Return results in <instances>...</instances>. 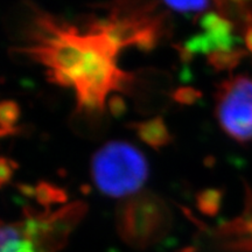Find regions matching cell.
I'll use <instances>...</instances> for the list:
<instances>
[{"mask_svg": "<svg viewBox=\"0 0 252 252\" xmlns=\"http://www.w3.org/2000/svg\"><path fill=\"white\" fill-rule=\"evenodd\" d=\"M24 33L27 45L19 47V54L46 67L50 82L72 88L81 111L104 112L109 94L126 91L133 78L118 68L121 48L97 20L81 33L76 26L34 7Z\"/></svg>", "mask_w": 252, "mask_h": 252, "instance_id": "cell-1", "label": "cell"}, {"mask_svg": "<svg viewBox=\"0 0 252 252\" xmlns=\"http://www.w3.org/2000/svg\"><path fill=\"white\" fill-rule=\"evenodd\" d=\"M91 174L100 193L111 197H125L135 195L146 182L149 163L134 145L110 141L94 154Z\"/></svg>", "mask_w": 252, "mask_h": 252, "instance_id": "cell-2", "label": "cell"}, {"mask_svg": "<svg viewBox=\"0 0 252 252\" xmlns=\"http://www.w3.org/2000/svg\"><path fill=\"white\" fill-rule=\"evenodd\" d=\"M173 216L159 195L144 190L125 198L116 210V224L121 237L135 248H147L168 234Z\"/></svg>", "mask_w": 252, "mask_h": 252, "instance_id": "cell-3", "label": "cell"}, {"mask_svg": "<svg viewBox=\"0 0 252 252\" xmlns=\"http://www.w3.org/2000/svg\"><path fill=\"white\" fill-rule=\"evenodd\" d=\"M216 117L232 139H252V78L236 76L223 82L216 94Z\"/></svg>", "mask_w": 252, "mask_h": 252, "instance_id": "cell-4", "label": "cell"}, {"mask_svg": "<svg viewBox=\"0 0 252 252\" xmlns=\"http://www.w3.org/2000/svg\"><path fill=\"white\" fill-rule=\"evenodd\" d=\"M86 213L87 204L78 201L54 213L28 216L25 228L36 252H55L62 248Z\"/></svg>", "mask_w": 252, "mask_h": 252, "instance_id": "cell-5", "label": "cell"}, {"mask_svg": "<svg viewBox=\"0 0 252 252\" xmlns=\"http://www.w3.org/2000/svg\"><path fill=\"white\" fill-rule=\"evenodd\" d=\"M132 128L135 131L139 139L152 147L153 150H160L171 144L173 137L167 127L162 117L158 116L149 121L132 124Z\"/></svg>", "mask_w": 252, "mask_h": 252, "instance_id": "cell-6", "label": "cell"}, {"mask_svg": "<svg viewBox=\"0 0 252 252\" xmlns=\"http://www.w3.org/2000/svg\"><path fill=\"white\" fill-rule=\"evenodd\" d=\"M30 193L34 195L41 206L46 207L47 210L54 204L64 203L67 201V194L62 188L47 181H41L35 187H30Z\"/></svg>", "mask_w": 252, "mask_h": 252, "instance_id": "cell-7", "label": "cell"}, {"mask_svg": "<svg viewBox=\"0 0 252 252\" xmlns=\"http://www.w3.org/2000/svg\"><path fill=\"white\" fill-rule=\"evenodd\" d=\"M20 119V108L13 100L0 103V137L14 133L19 130L17 124Z\"/></svg>", "mask_w": 252, "mask_h": 252, "instance_id": "cell-8", "label": "cell"}, {"mask_svg": "<svg viewBox=\"0 0 252 252\" xmlns=\"http://www.w3.org/2000/svg\"><path fill=\"white\" fill-rule=\"evenodd\" d=\"M223 201V191L216 188H207L196 195V207L203 215L215 216L220 212Z\"/></svg>", "mask_w": 252, "mask_h": 252, "instance_id": "cell-9", "label": "cell"}, {"mask_svg": "<svg viewBox=\"0 0 252 252\" xmlns=\"http://www.w3.org/2000/svg\"><path fill=\"white\" fill-rule=\"evenodd\" d=\"M244 52L242 49H234L229 52H215L208 55V63L216 70L224 71L235 69L243 59Z\"/></svg>", "mask_w": 252, "mask_h": 252, "instance_id": "cell-10", "label": "cell"}, {"mask_svg": "<svg viewBox=\"0 0 252 252\" xmlns=\"http://www.w3.org/2000/svg\"><path fill=\"white\" fill-rule=\"evenodd\" d=\"M167 8L176 11L179 13H201L207 11L212 6V2L208 1H167L165 2Z\"/></svg>", "mask_w": 252, "mask_h": 252, "instance_id": "cell-11", "label": "cell"}, {"mask_svg": "<svg viewBox=\"0 0 252 252\" xmlns=\"http://www.w3.org/2000/svg\"><path fill=\"white\" fill-rule=\"evenodd\" d=\"M202 97V93L193 87H181L173 91L172 98L181 105H193Z\"/></svg>", "mask_w": 252, "mask_h": 252, "instance_id": "cell-12", "label": "cell"}, {"mask_svg": "<svg viewBox=\"0 0 252 252\" xmlns=\"http://www.w3.org/2000/svg\"><path fill=\"white\" fill-rule=\"evenodd\" d=\"M17 168L18 165L13 160L0 157V188L4 187L5 185H7L11 181Z\"/></svg>", "mask_w": 252, "mask_h": 252, "instance_id": "cell-13", "label": "cell"}, {"mask_svg": "<svg viewBox=\"0 0 252 252\" xmlns=\"http://www.w3.org/2000/svg\"><path fill=\"white\" fill-rule=\"evenodd\" d=\"M109 106L113 116H121L122 113L125 111L124 100L122 99V97L117 96V94H115V96H112L111 98H110Z\"/></svg>", "mask_w": 252, "mask_h": 252, "instance_id": "cell-14", "label": "cell"}, {"mask_svg": "<svg viewBox=\"0 0 252 252\" xmlns=\"http://www.w3.org/2000/svg\"><path fill=\"white\" fill-rule=\"evenodd\" d=\"M244 42H245V46H247L248 50L252 54V23L249 24L248 28L245 30Z\"/></svg>", "mask_w": 252, "mask_h": 252, "instance_id": "cell-15", "label": "cell"}, {"mask_svg": "<svg viewBox=\"0 0 252 252\" xmlns=\"http://www.w3.org/2000/svg\"><path fill=\"white\" fill-rule=\"evenodd\" d=\"M0 252H8L7 251V248H6V244L4 242V239L0 237ZM24 252H36L34 249H32V250H27V251H24Z\"/></svg>", "mask_w": 252, "mask_h": 252, "instance_id": "cell-16", "label": "cell"}]
</instances>
